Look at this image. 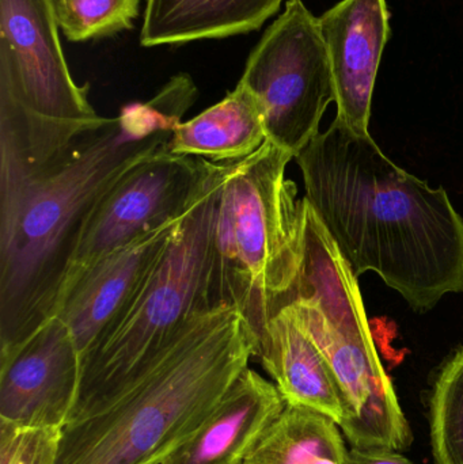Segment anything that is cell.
Listing matches in <instances>:
<instances>
[{
	"mask_svg": "<svg viewBox=\"0 0 463 464\" xmlns=\"http://www.w3.org/2000/svg\"><path fill=\"white\" fill-rule=\"evenodd\" d=\"M196 100L195 82L178 73L40 168L0 166V352L54 316L87 218L114 182L165 149Z\"/></svg>",
	"mask_w": 463,
	"mask_h": 464,
	"instance_id": "obj_1",
	"label": "cell"
},
{
	"mask_svg": "<svg viewBox=\"0 0 463 464\" xmlns=\"http://www.w3.org/2000/svg\"><path fill=\"white\" fill-rule=\"evenodd\" d=\"M295 160L304 198L356 278L377 273L418 313L463 292V219L443 188L336 120Z\"/></svg>",
	"mask_w": 463,
	"mask_h": 464,
	"instance_id": "obj_2",
	"label": "cell"
},
{
	"mask_svg": "<svg viewBox=\"0 0 463 464\" xmlns=\"http://www.w3.org/2000/svg\"><path fill=\"white\" fill-rule=\"evenodd\" d=\"M257 353L244 316L200 311L151 370L100 413L65 424L57 464H160L192 438Z\"/></svg>",
	"mask_w": 463,
	"mask_h": 464,
	"instance_id": "obj_3",
	"label": "cell"
},
{
	"mask_svg": "<svg viewBox=\"0 0 463 464\" xmlns=\"http://www.w3.org/2000/svg\"><path fill=\"white\" fill-rule=\"evenodd\" d=\"M293 154L266 140L223 163L207 259L203 304L244 316L260 343L271 319L293 303L304 253V200L285 176Z\"/></svg>",
	"mask_w": 463,
	"mask_h": 464,
	"instance_id": "obj_4",
	"label": "cell"
},
{
	"mask_svg": "<svg viewBox=\"0 0 463 464\" xmlns=\"http://www.w3.org/2000/svg\"><path fill=\"white\" fill-rule=\"evenodd\" d=\"M304 200V253L293 311L325 357L339 387L340 430L356 449L404 451L410 422L381 362L358 278L333 237Z\"/></svg>",
	"mask_w": 463,
	"mask_h": 464,
	"instance_id": "obj_5",
	"label": "cell"
},
{
	"mask_svg": "<svg viewBox=\"0 0 463 464\" xmlns=\"http://www.w3.org/2000/svg\"><path fill=\"white\" fill-rule=\"evenodd\" d=\"M223 163H209L198 200L127 307L81 362L70 422L100 413L140 381L203 304L207 259ZM65 427V425H64Z\"/></svg>",
	"mask_w": 463,
	"mask_h": 464,
	"instance_id": "obj_6",
	"label": "cell"
},
{
	"mask_svg": "<svg viewBox=\"0 0 463 464\" xmlns=\"http://www.w3.org/2000/svg\"><path fill=\"white\" fill-rule=\"evenodd\" d=\"M73 82L53 0H0V166L35 169L108 119Z\"/></svg>",
	"mask_w": 463,
	"mask_h": 464,
	"instance_id": "obj_7",
	"label": "cell"
},
{
	"mask_svg": "<svg viewBox=\"0 0 463 464\" xmlns=\"http://www.w3.org/2000/svg\"><path fill=\"white\" fill-rule=\"evenodd\" d=\"M239 83L257 101L266 140L275 146L296 157L320 135L336 90L320 18L302 0L287 2L265 30Z\"/></svg>",
	"mask_w": 463,
	"mask_h": 464,
	"instance_id": "obj_8",
	"label": "cell"
},
{
	"mask_svg": "<svg viewBox=\"0 0 463 464\" xmlns=\"http://www.w3.org/2000/svg\"><path fill=\"white\" fill-rule=\"evenodd\" d=\"M209 163L170 154L165 147L114 182L84 223L60 302L98 259L184 217L203 190Z\"/></svg>",
	"mask_w": 463,
	"mask_h": 464,
	"instance_id": "obj_9",
	"label": "cell"
},
{
	"mask_svg": "<svg viewBox=\"0 0 463 464\" xmlns=\"http://www.w3.org/2000/svg\"><path fill=\"white\" fill-rule=\"evenodd\" d=\"M79 382L81 354L72 333L52 316L24 343L0 352V421L63 430Z\"/></svg>",
	"mask_w": 463,
	"mask_h": 464,
	"instance_id": "obj_10",
	"label": "cell"
},
{
	"mask_svg": "<svg viewBox=\"0 0 463 464\" xmlns=\"http://www.w3.org/2000/svg\"><path fill=\"white\" fill-rule=\"evenodd\" d=\"M336 90V121L369 132L372 94L391 37L386 0H342L320 16Z\"/></svg>",
	"mask_w": 463,
	"mask_h": 464,
	"instance_id": "obj_11",
	"label": "cell"
},
{
	"mask_svg": "<svg viewBox=\"0 0 463 464\" xmlns=\"http://www.w3.org/2000/svg\"><path fill=\"white\" fill-rule=\"evenodd\" d=\"M182 218L147 232L98 259L68 289L54 315L72 333L81 362L135 296L139 286L168 247Z\"/></svg>",
	"mask_w": 463,
	"mask_h": 464,
	"instance_id": "obj_12",
	"label": "cell"
},
{
	"mask_svg": "<svg viewBox=\"0 0 463 464\" xmlns=\"http://www.w3.org/2000/svg\"><path fill=\"white\" fill-rule=\"evenodd\" d=\"M285 406L276 384L247 367L198 432L160 464H244Z\"/></svg>",
	"mask_w": 463,
	"mask_h": 464,
	"instance_id": "obj_13",
	"label": "cell"
},
{
	"mask_svg": "<svg viewBox=\"0 0 463 464\" xmlns=\"http://www.w3.org/2000/svg\"><path fill=\"white\" fill-rule=\"evenodd\" d=\"M256 357L274 379L287 405L320 411L340 427L344 409L333 373L288 305L269 322Z\"/></svg>",
	"mask_w": 463,
	"mask_h": 464,
	"instance_id": "obj_14",
	"label": "cell"
},
{
	"mask_svg": "<svg viewBox=\"0 0 463 464\" xmlns=\"http://www.w3.org/2000/svg\"><path fill=\"white\" fill-rule=\"evenodd\" d=\"M283 0H146L141 46L176 45L260 29Z\"/></svg>",
	"mask_w": 463,
	"mask_h": 464,
	"instance_id": "obj_15",
	"label": "cell"
},
{
	"mask_svg": "<svg viewBox=\"0 0 463 464\" xmlns=\"http://www.w3.org/2000/svg\"><path fill=\"white\" fill-rule=\"evenodd\" d=\"M266 141L257 101L241 83L217 105L179 122L166 144L168 152L214 163L236 162Z\"/></svg>",
	"mask_w": 463,
	"mask_h": 464,
	"instance_id": "obj_16",
	"label": "cell"
},
{
	"mask_svg": "<svg viewBox=\"0 0 463 464\" xmlns=\"http://www.w3.org/2000/svg\"><path fill=\"white\" fill-rule=\"evenodd\" d=\"M347 452L331 417L287 405L244 464H344Z\"/></svg>",
	"mask_w": 463,
	"mask_h": 464,
	"instance_id": "obj_17",
	"label": "cell"
},
{
	"mask_svg": "<svg viewBox=\"0 0 463 464\" xmlns=\"http://www.w3.org/2000/svg\"><path fill=\"white\" fill-rule=\"evenodd\" d=\"M431 446L437 464H463V345L438 373L429 401Z\"/></svg>",
	"mask_w": 463,
	"mask_h": 464,
	"instance_id": "obj_18",
	"label": "cell"
},
{
	"mask_svg": "<svg viewBox=\"0 0 463 464\" xmlns=\"http://www.w3.org/2000/svg\"><path fill=\"white\" fill-rule=\"evenodd\" d=\"M57 24L68 41L83 43L130 30L139 0H53Z\"/></svg>",
	"mask_w": 463,
	"mask_h": 464,
	"instance_id": "obj_19",
	"label": "cell"
},
{
	"mask_svg": "<svg viewBox=\"0 0 463 464\" xmlns=\"http://www.w3.org/2000/svg\"><path fill=\"white\" fill-rule=\"evenodd\" d=\"M62 430L0 421V464H57Z\"/></svg>",
	"mask_w": 463,
	"mask_h": 464,
	"instance_id": "obj_20",
	"label": "cell"
},
{
	"mask_svg": "<svg viewBox=\"0 0 463 464\" xmlns=\"http://www.w3.org/2000/svg\"><path fill=\"white\" fill-rule=\"evenodd\" d=\"M344 464H412L400 452L388 450H363L353 447L347 452Z\"/></svg>",
	"mask_w": 463,
	"mask_h": 464,
	"instance_id": "obj_21",
	"label": "cell"
}]
</instances>
